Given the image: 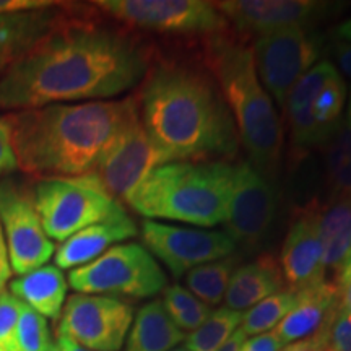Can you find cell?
I'll return each instance as SVG.
<instances>
[{"instance_id": "obj_1", "label": "cell", "mask_w": 351, "mask_h": 351, "mask_svg": "<svg viewBox=\"0 0 351 351\" xmlns=\"http://www.w3.org/2000/svg\"><path fill=\"white\" fill-rule=\"evenodd\" d=\"M150 47L138 36L69 16L0 77V111L106 101L143 82Z\"/></svg>"}, {"instance_id": "obj_2", "label": "cell", "mask_w": 351, "mask_h": 351, "mask_svg": "<svg viewBox=\"0 0 351 351\" xmlns=\"http://www.w3.org/2000/svg\"><path fill=\"white\" fill-rule=\"evenodd\" d=\"M140 85V117L169 161L212 163L236 155L238 130L210 73L161 62L152 65Z\"/></svg>"}, {"instance_id": "obj_3", "label": "cell", "mask_w": 351, "mask_h": 351, "mask_svg": "<svg viewBox=\"0 0 351 351\" xmlns=\"http://www.w3.org/2000/svg\"><path fill=\"white\" fill-rule=\"evenodd\" d=\"M134 106L127 96L7 112L19 169L39 181L90 174Z\"/></svg>"}, {"instance_id": "obj_4", "label": "cell", "mask_w": 351, "mask_h": 351, "mask_svg": "<svg viewBox=\"0 0 351 351\" xmlns=\"http://www.w3.org/2000/svg\"><path fill=\"white\" fill-rule=\"evenodd\" d=\"M204 62L230 109L239 142L261 174H271L280 163L283 125L257 75L252 47L226 33L204 43Z\"/></svg>"}, {"instance_id": "obj_5", "label": "cell", "mask_w": 351, "mask_h": 351, "mask_svg": "<svg viewBox=\"0 0 351 351\" xmlns=\"http://www.w3.org/2000/svg\"><path fill=\"white\" fill-rule=\"evenodd\" d=\"M232 165L226 161H171L153 169L127 197L138 215L213 228L225 221Z\"/></svg>"}, {"instance_id": "obj_6", "label": "cell", "mask_w": 351, "mask_h": 351, "mask_svg": "<svg viewBox=\"0 0 351 351\" xmlns=\"http://www.w3.org/2000/svg\"><path fill=\"white\" fill-rule=\"evenodd\" d=\"M69 283L83 295L145 300L165 291L168 278L143 244L124 243L112 245L93 262L70 270Z\"/></svg>"}, {"instance_id": "obj_7", "label": "cell", "mask_w": 351, "mask_h": 351, "mask_svg": "<svg viewBox=\"0 0 351 351\" xmlns=\"http://www.w3.org/2000/svg\"><path fill=\"white\" fill-rule=\"evenodd\" d=\"M32 189L44 232L59 243L122 208V204L114 200L90 174L44 179Z\"/></svg>"}, {"instance_id": "obj_8", "label": "cell", "mask_w": 351, "mask_h": 351, "mask_svg": "<svg viewBox=\"0 0 351 351\" xmlns=\"http://www.w3.org/2000/svg\"><path fill=\"white\" fill-rule=\"evenodd\" d=\"M166 163H171L169 158L145 129L135 99V106L127 114L90 176L114 200L125 202L153 169Z\"/></svg>"}, {"instance_id": "obj_9", "label": "cell", "mask_w": 351, "mask_h": 351, "mask_svg": "<svg viewBox=\"0 0 351 351\" xmlns=\"http://www.w3.org/2000/svg\"><path fill=\"white\" fill-rule=\"evenodd\" d=\"M93 7L117 23L143 32L210 38L230 26L215 3L205 0H98Z\"/></svg>"}, {"instance_id": "obj_10", "label": "cell", "mask_w": 351, "mask_h": 351, "mask_svg": "<svg viewBox=\"0 0 351 351\" xmlns=\"http://www.w3.org/2000/svg\"><path fill=\"white\" fill-rule=\"evenodd\" d=\"M0 223L13 274L36 270L54 256V243L44 232L33 189L13 178L0 179Z\"/></svg>"}, {"instance_id": "obj_11", "label": "cell", "mask_w": 351, "mask_h": 351, "mask_svg": "<svg viewBox=\"0 0 351 351\" xmlns=\"http://www.w3.org/2000/svg\"><path fill=\"white\" fill-rule=\"evenodd\" d=\"M322 39L309 28H289L258 36L252 46L261 83L283 109L293 85L319 62Z\"/></svg>"}, {"instance_id": "obj_12", "label": "cell", "mask_w": 351, "mask_h": 351, "mask_svg": "<svg viewBox=\"0 0 351 351\" xmlns=\"http://www.w3.org/2000/svg\"><path fill=\"white\" fill-rule=\"evenodd\" d=\"M59 319L57 337L90 351H119L134 322V309L117 298L77 293L65 301Z\"/></svg>"}, {"instance_id": "obj_13", "label": "cell", "mask_w": 351, "mask_h": 351, "mask_svg": "<svg viewBox=\"0 0 351 351\" xmlns=\"http://www.w3.org/2000/svg\"><path fill=\"white\" fill-rule=\"evenodd\" d=\"M143 247L173 274L181 278L204 263L232 256L236 243L225 231L199 230L145 219L142 223Z\"/></svg>"}, {"instance_id": "obj_14", "label": "cell", "mask_w": 351, "mask_h": 351, "mask_svg": "<svg viewBox=\"0 0 351 351\" xmlns=\"http://www.w3.org/2000/svg\"><path fill=\"white\" fill-rule=\"evenodd\" d=\"M275 191L251 163L232 165L231 192L223 225L236 244L256 249L275 218Z\"/></svg>"}, {"instance_id": "obj_15", "label": "cell", "mask_w": 351, "mask_h": 351, "mask_svg": "<svg viewBox=\"0 0 351 351\" xmlns=\"http://www.w3.org/2000/svg\"><path fill=\"white\" fill-rule=\"evenodd\" d=\"M228 25L247 34H270L289 28H309L332 3L314 0H225L213 2Z\"/></svg>"}, {"instance_id": "obj_16", "label": "cell", "mask_w": 351, "mask_h": 351, "mask_svg": "<svg viewBox=\"0 0 351 351\" xmlns=\"http://www.w3.org/2000/svg\"><path fill=\"white\" fill-rule=\"evenodd\" d=\"M278 263L285 285L293 291L326 282L327 271L319 234L317 205L307 207L289 228Z\"/></svg>"}, {"instance_id": "obj_17", "label": "cell", "mask_w": 351, "mask_h": 351, "mask_svg": "<svg viewBox=\"0 0 351 351\" xmlns=\"http://www.w3.org/2000/svg\"><path fill=\"white\" fill-rule=\"evenodd\" d=\"M137 234V225L122 207L109 218L75 232L60 243L54 252L56 267L60 270L78 269L103 256L112 245Z\"/></svg>"}, {"instance_id": "obj_18", "label": "cell", "mask_w": 351, "mask_h": 351, "mask_svg": "<svg viewBox=\"0 0 351 351\" xmlns=\"http://www.w3.org/2000/svg\"><path fill=\"white\" fill-rule=\"evenodd\" d=\"M69 8L67 3L57 2L41 10L0 15V77L39 39L67 20Z\"/></svg>"}, {"instance_id": "obj_19", "label": "cell", "mask_w": 351, "mask_h": 351, "mask_svg": "<svg viewBox=\"0 0 351 351\" xmlns=\"http://www.w3.org/2000/svg\"><path fill=\"white\" fill-rule=\"evenodd\" d=\"M339 72L330 60H319L309 72H306L295 85L285 99V117H287L291 142L300 150L320 147L324 140L315 127L311 109L313 103L322 86Z\"/></svg>"}, {"instance_id": "obj_20", "label": "cell", "mask_w": 351, "mask_h": 351, "mask_svg": "<svg viewBox=\"0 0 351 351\" xmlns=\"http://www.w3.org/2000/svg\"><path fill=\"white\" fill-rule=\"evenodd\" d=\"M296 293L293 309L274 328L283 346L315 335L339 304L335 283L322 282Z\"/></svg>"}, {"instance_id": "obj_21", "label": "cell", "mask_w": 351, "mask_h": 351, "mask_svg": "<svg viewBox=\"0 0 351 351\" xmlns=\"http://www.w3.org/2000/svg\"><path fill=\"white\" fill-rule=\"evenodd\" d=\"M285 287L280 263L271 256H262L232 271L225 295L226 307L238 313L251 309Z\"/></svg>"}, {"instance_id": "obj_22", "label": "cell", "mask_w": 351, "mask_h": 351, "mask_svg": "<svg viewBox=\"0 0 351 351\" xmlns=\"http://www.w3.org/2000/svg\"><path fill=\"white\" fill-rule=\"evenodd\" d=\"M8 288L12 296L43 317L57 320L62 314L69 283L62 270L56 265H43L12 280Z\"/></svg>"}, {"instance_id": "obj_23", "label": "cell", "mask_w": 351, "mask_h": 351, "mask_svg": "<svg viewBox=\"0 0 351 351\" xmlns=\"http://www.w3.org/2000/svg\"><path fill=\"white\" fill-rule=\"evenodd\" d=\"M320 243L324 251V267L335 271L343 269L351 247V195H341L317 207Z\"/></svg>"}, {"instance_id": "obj_24", "label": "cell", "mask_w": 351, "mask_h": 351, "mask_svg": "<svg viewBox=\"0 0 351 351\" xmlns=\"http://www.w3.org/2000/svg\"><path fill=\"white\" fill-rule=\"evenodd\" d=\"M184 340L186 333L169 319L163 302L155 300L138 309L125 351H171Z\"/></svg>"}, {"instance_id": "obj_25", "label": "cell", "mask_w": 351, "mask_h": 351, "mask_svg": "<svg viewBox=\"0 0 351 351\" xmlns=\"http://www.w3.org/2000/svg\"><path fill=\"white\" fill-rule=\"evenodd\" d=\"M326 176L330 199L351 195V90L340 125L326 143Z\"/></svg>"}, {"instance_id": "obj_26", "label": "cell", "mask_w": 351, "mask_h": 351, "mask_svg": "<svg viewBox=\"0 0 351 351\" xmlns=\"http://www.w3.org/2000/svg\"><path fill=\"white\" fill-rule=\"evenodd\" d=\"M238 258L228 256L219 261L204 263L186 274L187 289L207 306H217L225 300L232 271Z\"/></svg>"}, {"instance_id": "obj_27", "label": "cell", "mask_w": 351, "mask_h": 351, "mask_svg": "<svg viewBox=\"0 0 351 351\" xmlns=\"http://www.w3.org/2000/svg\"><path fill=\"white\" fill-rule=\"evenodd\" d=\"M346 99H348L346 85L340 72H337L322 86L319 95L315 96L313 109H311V117H313L314 124L317 127L324 145L327 143V140L332 137L333 132L340 125L346 108Z\"/></svg>"}, {"instance_id": "obj_28", "label": "cell", "mask_w": 351, "mask_h": 351, "mask_svg": "<svg viewBox=\"0 0 351 351\" xmlns=\"http://www.w3.org/2000/svg\"><path fill=\"white\" fill-rule=\"evenodd\" d=\"M298 293L293 289L285 288L282 291L275 293L251 309H247L241 319L239 328L245 337L247 335H261V333L271 332V328L278 326L282 320L287 317V314L293 309L296 302Z\"/></svg>"}, {"instance_id": "obj_29", "label": "cell", "mask_w": 351, "mask_h": 351, "mask_svg": "<svg viewBox=\"0 0 351 351\" xmlns=\"http://www.w3.org/2000/svg\"><path fill=\"white\" fill-rule=\"evenodd\" d=\"M241 319L243 313L228 307L212 311L207 320L186 337V348L189 351H218L238 330Z\"/></svg>"}, {"instance_id": "obj_30", "label": "cell", "mask_w": 351, "mask_h": 351, "mask_svg": "<svg viewBox=\"0 0 351 351\" xmlns=\"http://www.w3.org/2000/svg\"><path fill=\"white\" fill-rule=\"evenodd\" d=\"M163 306L169 319L182 332H194L212 314L210 306L195 298L187 288L181 285L168 287L163 293Z\"/></svg>"}, {"instance_id": "obj_31", "label": "cell", "mask_w": 351, "mask_h": 351, "mask_svg": "<svg viewBox=\"0 0 351 351\" xmlns=\"http://www.w3.org/2000/svg\"><path fill=\"white\" fill-rule=\"evenodd\" d=\"M52 346L46 317L21 304L13 351H47Z\"/></svg>"}, {"instance_id": "obj_32", "label": "cell", "mask_w": 351, "mask_h": 351, "mask_svg": "<svg viewBox=\"0 0 351 351\" xmlns=\"http://www.w3.org/2000/svg\"><path fill=\"white\" fill-rule=\"evenodd\" d=\"M315 335L326 351H351V315L337 304Z\"/></svg>"}, {"instance_id": "obj_33", "label": "cell", "mask_w": 351, "mask_h": 351, "mask_svg": "<svg viewBox=\"0 0 351 351\" xmlns=\"http://www.w3.org/2000/svg\"><path fill=\"white\" fill-rule=\"evenodd\" d=\"M21 304L23 302L10 293L0 295V351H13Z\"/></svg>"}, {"instance_id": "obj_34", "label": "cell", "mask_w": 351, "mask_h": 351, "mask_svg": "<svg viewBox=\"0 0 351 351\" xmlns=\"http://www.w3.org/2000/svg\"><path fill=\"white\" fill-rule=\"evenodd\" d=\"M19 169L15 153H13L10 130L3 116H0V179L8 178L13 171Z\"/></svg>"}, {"instance_id": "obj_35", "label": "cell", "mask_w": 351, "mask_h": 351, "mask_svg": "<svg viewBox=\"0 0 351 351\" xmlns=\"http://www.w3.org/2000/svg\"><path fill=\"white\" fill-rule=\"evenodd\" d=\"M285 348L275 330L254 335L249 340H244L241 351H282Z\"/></svg>"}, {"instance_id": "obj_36", "label": "cell", "mask_w": 351, "mask_h": 351, "mask_svg": "<svg viewBox=\"0 0 351 351\" xmlns=\"http://www.w3.org/2000/svg\"><path fill=\"white\" fill-rule=\"evenodd\" d=\"M54 0H0V15L16 12L41 10L51 5H56Z\"/></svg>"}, {"instance_id": "obj_37", "label": "cell", "mask_w": 351, "mask_h": 351, "mask_svg": "<svg viewBox=\"0 0 351 351\" xmlns=\"http://www.w3.org/2000/svg\"><path fill=\"white\" fill-rule=\"evenodd\" d=\"M12 265L10 258H8V249L5 243V236H3L2 223H0V295L5 291L8 282L12 278Z\"/></svg>"}, {"instance_id": "obj_38", "label": "cell", "mask_w": 351, "mask_h": 351, "mask_svg": "<svg viewBox=\"0 0 351 351\" xmlns=\"http://www.w3.org/2000/svg\"><path fill=\"white\" fill-rule=\"evenodd\" d=\"M333 59H335L337 65L343 75L351 78V43H341L337 41L333 44Z\"/></svg>"}, {"instance_id": "obj_39", "label": "cell", "mask_w": 351, "mask_h": 351, "mask_svg": "<svg viewBox=\"0 0 351 351\" xmlns=\"http://www.w3.org/2000/svg\"><path fill=\"white\" fill-rule=\"evenodd\" d=\"M282 351H326V348L320 343L317 335H313L309 339L295 341V343L285 346Z\"/></svg>"}, {"instance_id": "obj_40", "label": "cell", "mask_w": 351, "mask_h": 351, "mask_svg": "<svg viewBox=\"0 0 351 351\" xmlns=\"http://www.w3.org/2000/svg\"><path fill=\"white\" fill-rule=\"evenodd\" d=\"M244 340H245V335L243 333V330H241V328H238V330L232 333L231 339L228 340L226 343L223 345L218 351H241V346H243Z\"/></svg>"}, {"instance_id": "obj_41", "label": "cell", "mask_w": 351, "mask_h": 351, "mask_svg": "<svg viewBox=\"0 0 351 351\" xmlns=\"http://www.w3.org/2000/svg\"><path fill=\"white\" fill-rule=\"evenodd\" d=\"M333 38L341 43H351V16L333 29Z\"/></svg>"}, {"instance_id": "obj_42", "label": "cell", "mask_w": 351, "mask_h": 351, "mask_svg": "<svg viewBox=\"0 0 351 351\" xmlns=\"http://www.w3.org/2000/svg\"><path fill=\"white\" fill-rule=\"evenodd\" d=\"M56 346L59 348V351H90L86 348H83V346H80V345H77L75 341L65 339V337H57Z\"/></svg>"}, {"instance_id": "obj_43", "label": "cell", "mask_w": 351, "mask_h": 351, "mask_svg": "<svg viewBox=\"0 0 351 351\" xmlns=\"http://www.w3.org/2000/svg\"><path fill=\"white\" fill-rule=\"evenodd\" d=\"M346 270H351V247H350L348 257H346V262H345L343 269H341V270H340V274H341V271H346Z\"/></svg>"}, {"instance_id": "obj_44", "label": "cell", "mask_w": 351, "mask_h": 351, "mask_svg": "<svg viewBox=\"0 0 351 351\" xmlns=\"http://www.w3.org/2000/svg\"><path fill=\"white\" fill-rule=\"evenodd\" d=\"M171 351H189L186 346H176L174 350H171Z\"/></svg>"}, {"instance_id": "obj_45", "label": "cell", "mask_w": 351, "mask_h": 351, "mask_svg": "<svg viewBox=\"0 0 351 351\" xmlns=\"http://www.w3.org/2000/svg\"><path fill=\"white\" fill-rule=\"evenodd\" d=\"M47 351H59V348H57V346H56V343H52V346H51V348H49V350H47Z\"/></svg>"}, {"instance_id": "obj_46", "label": "cell", "mask_w": 351, "mask_h": 351, "mask_svg": "<svg viewBox=\"0 0 351 351\" xmlns=\"http://www.w3.org/2000/svg\"><path fill=\"white\" fill-rule=\"evenodd\" d=\"M346 271H350V270H346Z\"/></svg>"}]
</instances>
